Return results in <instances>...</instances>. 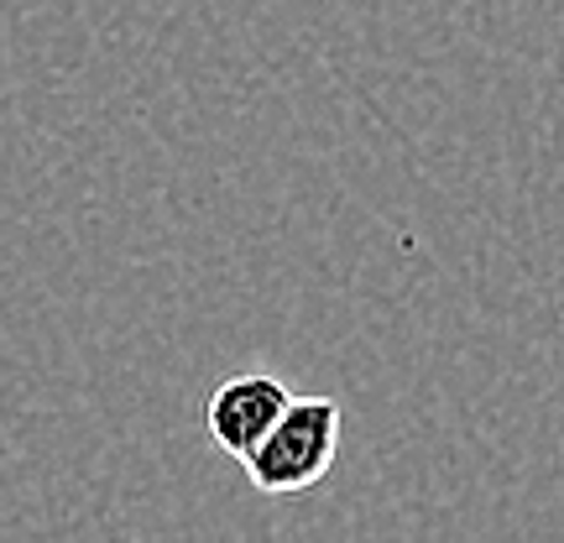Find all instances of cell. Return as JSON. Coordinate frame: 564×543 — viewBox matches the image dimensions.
<instances>
[{"label": "cell", "instance_id": "obj_1", "mask_svg": "<svg viewBox=\"0 0 564 543\" xmlns=\"http://www.w3.org/2000/svg\"><path fill=\"white\" fill-rule=\"evenodd\" d=\"M345 413L335 398H288L282 419L267 428V439L246 455V481L262 497H299L319 486L340 460Z\"/></svg>", "mask_w": 564, "mask_h": 543}, {"label": "cell", "instance_id": "obj_2", "mask_svg": "<svg viewBox=\"0 0 564 543\" xmlns=\"http://www.w3.org/2000/svg\"><path fill=\"white\" fill-rule=\"evenodd\" d=\"M288 398H293V392H288L282 377H272V371H236V377H225V382L209 392L204 428H209V439L220 444L230 460H246V455L267 439V428L282 419Z\"/></svg>", "mask_w": 564, "mask_h": 543}]
</instances>
